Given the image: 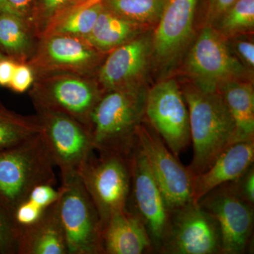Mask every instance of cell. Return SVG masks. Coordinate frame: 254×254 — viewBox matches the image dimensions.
<instances>
[{
  "label": "cell",
  "mask_w": 254,
  "mask_h": 254,
  "mask_svg": "<svg viewBox=\"0 0 254 254\" xmlns=\"http://www.w3.org/2000/svg\"><path fill=\"white\" fill-rule=\"evenodd\" d=\"M55 167L41 133L0 150V203L11 216L37 185H55Z\"/></svg>",
  "instance_id": "cell-3"
},
{
  "label": "cell",
  "mask_w": 254,
  "mask_h": 254,
  "mask_svg": "<svg viewBox=\"0 0 254 254\" xmlns=\"http://www.w3.org/2000/svg\"><path fill=\"white\" fill-rule=\"evenodd\" d=\"M103 55L83 37L49 35L40 38L26 64L35 78L64 73L95 76Z\"/></svg>",
  "instance_id": "cell-8"
},
{
  "label": "cell",
  "mask_w": 254,
  "mask_h": 254,
  "mask_svg": "<svg viewBox=\"0 0 254 254\" xmlns=\"http://www.w3.org/2000/svg\"><path fill=\"white\" fill-rule=\"evenodd\" d=\"M36 112L43 141L62 179L78 175L95 151L89 128L64 114Z\"/></svg>",
  "instance_id": "cell-9"
},
{
  "label": "cell",
  "mask_w": 254,
  "mask_h": 254,
  "mask_svg": "<svg viewBox=\"0 0 254 254\" xmlns=\"http://www.w3.org/2000/svg\"><path fill=\"white\" fill-rule=\"evenodd\" d=\"M35 77L31 67L26 64H16L9 88L16 93H23L31 88Z\"/></svg>",
  "instance_id": "cell-31"
},
{
  "label": "cell",
  "mask_w": 254,
  "mask_h": 254,
  "mask_svg": "<svg viewBox=\"0 0 254 254\" xmlns=\"http://www.w3.org/2000/svg\"><path fill=\"white\" fill-rule=\"evenodd\" d=\"M41 132L37 115H20L0 103V150L19 144Z\"/></svg>",
  "instance_id": "cell-24"
},
{
  "label": "cell",
  "mask_w": 254,
  "mask_h": 254,
  "mask_svg": "<svg viewBox=\"0 0 254 254\" xmlns=\"http://www.w3.org/2000/svg\"><path fill=\"white\" fill-rule=\"evenodd\" d=\"M103 94L95 76L68 73L36 77L29 92L36 110L64 114L88 128Z\"/></svg>",
  "instance_id": "cell-4"
},
{
  "label": "cell",
  "mask_w": 254,
  "mask_h": 254,
  "mask_svg": "<svg viewBox=\"0 0 254 254\" xmlns=\"http://www.w3.org/2000/svg\"><path fill=\"white\" fill-rule=\"evenodd\" d=\"M78 175L98 210L101 227L113 214L126 209L131 190L129 155L93 152Z\"/></svg>",
  "instance_id": "cell-5"
},
{
  "label": "cell",
  "mask_w": 254,
  "mask_h": 254,
  "mask_svg": "<svg viewBox=\"0 0 254 254\" xmlns=\"http://www.w3.org/2000/svg\"><path fill=\"white\" fill-rule=\"evenodd\" d=\"M237 0H209L207 21L213 23L221 18Z\"/></svg>",
  "instance_id": "cell-34"
},
{
  "label": "cell",
  "mask_w": 254,
  "mask_h": 254,
  "mask_svg": "<svg viewBox=\"0 0 254 254\" xmlns=\"http://www.w3.org/2000/svg\"><path fill=\"white\" fill-rule=\"evenodd\" d=\"M151 50L148 38H135L110 51L95 75L104 93L141 86Z\"/></svg>",
  "instance_id": "cell-15"
},
{
  "label": "cell",
  "mask_w": 254,
  "mask_h": 254,
  "mask_svg": "<svg viewBox=\"0 0 254 254\" xmlns=\"http://www.w3.org/2000/svg\"><path fill=\"white\" fill-rule=\"evenodd\" d=\"M103 8V2H99L88 7L76 8L60 13L50 20L40 38L55 34L86 38L94 27L97 18Z\"/></svg>",
  "instance_id": "cell-23"
},
{
  "label": "cell",
  "mask_w": 254,
  "mask_h": 254,
  "mask_svg": "<svg viewBox=\"0 0 254 254\" xmlns=\"http://www.w3.org/2000/svg\"><path fill=\"white\" fill-rule=\"evenodd\" d=\"M18 227L11 214L0 203V254H17Z\"/></svg>",
  "instance_id": "cell-28"
},
{
  "label": "cell",
  "mask_w": 254,
  "mask_h": 254,
  "mask_svg": "<svg viewBox=\"0 0 254 254\" xmlns=\"http://www.w3.org/2000/svg\"><path fill=\"white\" fill-rule=\"evenodd\" d=\"M219 92L235 123V141L254 140V91L252 83L241 80L227 82Z\"/></svg>",
  "instance_id": "cell-20"
},
{
  "label": "cell",
  "mask_w": 254,
  "mask_h": 254,
  "mask_svg": "<svg viewBox=\"0 0 254 254\" xmlns=\"http://www.w3.org/2000/svg\"><path fill=\"white\" fill-rule=\"evenodd\" d=\"M197 203L218 223L222 254L247 253L253 236L254 206L238 194L232 182L215 187Z\"/></svg>",
  "instance_id": "cell-13"
},
{
  "label": "cell",
  "mask_w": 254,
  "mask_h": 254,
  "mask_svg": "<svg viewBox=\"0 0 254 254\" xmlns=\"http://www.w3.org/2000/svg\"><path fill=\"white\" fill-rule=\"evenodd\" d=\"M145 119L177 158L188 148L190 116L183 93L175 80L160 82L147 91Z\"/></svg>",
  "instance_id": "cell-14"
},
{
  "label": "cell",
  "mask_w": 254,
  "mask_h": 254,
  "mask_svg": "<svg viewBox=\"0 0 254 254\" xmlns=\"http://www.w3.org/2000/svg\"><path fill=\"white\" fill-rule=\"evenodd\" d=\"M197 0H164L152 49L161 62L173 60L191 36Z\"/></svg>",
  "instance_id": "cell-16"
},
{
  "label": "cell",
  "mask_w": 254,
  "mask_h": 254,
  "mask_svg": "<svg viewBox=\"0 0 254 254\" xmlns=\"http://www.w3.org/2000/svg\"><path fill=\"white\" fill-rule=\"evenodd\" d=\"M254 139L235 142L223 150L210 168L192 179V197L197 203L210 190L236 180L254 165Z\"/></svg>",
  "instance_id": "cell-17"
},
{
  "label": "cell",
  "mask_w": 254,
  "mask_h": 254,
  "mask_svg": "<svg viewBox=\"0 0 254 254\" xmlns=\"http://www.w3.org/2000/svg\"><path fill=\"white\" fill-rule=\"evenodd\" d=\"M158 254H222L218 222L194 202L172 210Z\"/></svg>",
  "instance_id": "cell-11"
},
{
  "label": "cell",
  "mask_w": 254,
  "mask_h": 254,
  "mask_svg": "<svg viewBox=\"0 0 254 254\" xmlns=\"http://www.w3.org/2000/svg\"><path fill=\"white\" fill-rule=\"evenodd\" d=\"M231 182L238 194L245 201L254 206V165H252L243 175Z\"/></svg>",
  "instance_id": "cell-32"
},
{
  "label": "cell",
  "mask_w": 254,
  "mask_h": 254,
  "mask_svg": "<svg viewBox=\"0 0 254 254\" xmlns=\"http://www.w3.org/2000/svg\"><path fill=\"white\" fill-rule=\"evenodd\" d=\"M164 0H103L107 9L138 23L153 22L160 17Z\"/></svg>",
  "instance_id": "cell-25"
},
{
  "label": "cell",
  "mask_w": 254,
  "mask_h": 254,
  "mask_svg": "<svg viewBox=\"0 0 254 254\" xmlns=\"http://www.w3.org/2000/svg\"><path fill=\"white\" fill-rule=\"evenodd\" d=\"M16 64L7 58L0 60V86H9Z\"/></svg>",
  "instance_id": "cell-35"
},
{
  "label": "cell",
  "mask_w": 254,
  "mask_h": 254,
  "mask_svg": "<svg viewBox=\"0 0 254 254\" xmlns=\"http://www.w3.org/2000/svg\"><path fill=\"white\" fill-rule=\"evenodd\" d=\"M63 192V187L55 189V185L43 184L37 185L30 191L26 200L42 210H46L60 199Z\"/></svg>",
  "instance_id": "cell-29"
},
{
  "label": "cell",
  "mask_w": 254,
  "mask_h": 254,
  "mask_svg": "<svg viewBox=\"0 0 254 254\" xmlns=\"http://www.w3.org/2000/svg\"><path fill=\"white\" fill-rule=\"evenodd\" d=\"M102 254L154 253L143 222L127 209L113 214L101 227Z\"/></svg>",
  "instance_id": "cell-18"
},
{
  "label": "cell",
  "mask_w": 254,
  "mask_h": 254,
  "mask_svg": "<svg viewBox=\"0 0 254 254\" xmlns=\"http://www.w3.org/2000/svg\"><path fill=\"white\" fill-rule=\"evenodd\" d=\"M71 1V0H36L39 38L50 20Z\"/></svg>",
  "instance_id": "cell-30"
},
{
  "label": "cell",
  "mask_w": 254,
  "mask_h": 254,
  "mask_svg": "<svg viewBox=\"0 0 254 254\" xmlns=\"http://www.w3.org/2000/svg\"><path fill=\"white\" fill-rule=\"evenodd\" d=\"M17 254H68L58 200L36 222L18 228Z\"/></svg>",
  "instance_id": "cell-19"
},
{
  "label": "cell",
  "mask_w": 254,
  "mask_h": 254,
  "mask_svg": "<svg viewBox=\"0 0 254 254\" xmlns=\"http://www.w3.org/2000/svg\"><path fill=\"white\" fill-rule=\"evenodd\" d=\"M186 68L194 86L205 92H219L222 85L247 75V68L224 36L210 26L203 28L190 50Z\"/></svg>",
  "instance_id": "cell-7"
},
{
  "label": "cell",
  "mask_w": 254,
  "mask_h": 254,
  "mask_svg": "<svg viewBox=\"0 0 254 254\" xmlns=\"http://www.w3.org/2000/svg\"><path fill=\"white\" fill-rule=\"evenodd\" d=\"M6 58H6V57L5 56V55L4 54H2V53H1V52L0 51V60L6 59ZM7 59H8V58H7Z\"/></svg>",
  "instance_id": "cell-38"
},
{
  "label": "cell",
  "mask_w": 254,
  "mask_h": 254,
  "mask_svg": "<svg viewBox=\"0 0 254 254\" xmlns=\"http://www.w3.org/2000/svg\"><path fill=\"white\" fill-rule=\"evenodd\" d=\"M103 1V0H88V1H86V2L83 3V4H82L81 5H80L79 6H78V7L76 8L88 7V6H92V5L97 4V3L101 2V1ZM76 8H74V9H76Z\"/></svg>",
  "instance_id": "cell-37"
},
{
  "label": "cell",
  "mask_w": 254,
  "mask_h": 254,
  "mask_svg": "<svg viewBox=\"0 0 254 254\" xmlns=\"http://www.w3.org/2000/svg\"><path fill=\"white\" fill-rule=\"evenodd\" d=\"M58 200L68 254H102L101 222L94 203L78 175L62 179Z\"/></svg>",
  "instance_id": "cell-6"
},
{
  "label": "cell",
  "mask_w": 254,
  "mask_h": 254,
  "mask_svg": "<svg viewBox=\"0 0 254 254\" xmlns=\"http://www.w3.org/2000/svg\"><path fill=\"white\" fill-rule=\"evenodd\" d=\"M145 119V118H144ZM143 120L137 130V143L170 211L193 202L190 170L170 151L154 128Z\"/></svg>",
  "instance_id": "cell-10"
},
{
  "label": "cell",
  "mask_w": 254,
  "mask_h": 254,
  "mask_svg": "<svg viewBox=\"0 0 254 254\" xmlns=\"http://www.w3.org/2000/svg\"><path fill=\"white\" fill-rule=\"evenodd\" d=\"M38 39L21 18L0 11V51L17 64H26L34 54Z\"/></svg>",
  "instance_id": "cell-21"
},
{
  "label": "cell",
  "mask_w": 254,
  "mask_h": 254,
  "mask_svg": "<svg viewBox=\"0 0 254 254\" xmlns=\"http://www.w3.org/2000/svg\"><path fill=\"white\" fill-rule=\"evenodd\" d=\"M0 11L21 18L39 39L36 0H0Z\"/></svg>",
  "instance_id": "cell-27"
},
{
  "label": "cell",
  "mask_w": 254,
  "mask_h": 254,
  "mask_svg": "<svg viewBox=\"0 0 254 254\" xmlns=\"http://www.w3.org/2000/svg\"><path fill=\"white\" fill-rule=\"evenodd\" d=\"M88 1V0H71V2L68 4V6L66 7H65L64 9L60 11L59 13H58L57 14H59L60 13L64 12V11H68V10L74 9V8L78 7L80 5L83 4V3L86 2V1ZM56 14V15H57ZM55 15V16H56Z\"/></svg>",
  "instance_id": "cell-36"
},
{
  "label": "cell",
  "mask_w": 254,
  "mask_h": 254,
  "mask_svg": "<svg viewBox=\"0 0 254 254\" xmlns=\"http://www.w3.org/2000/svg\"><path fill=\"white\" fill-rule=\"evenodd\" d=\"M129 159L131 190L126 209L143 222L151 240L154 253L158 254L168 231L170 210L137 141Z\"/></svg>",
  "instance_id": "cell-12"
},
{
  "label": "cell",
  "mask_w": 254,
  "mask_h": 254,
  "mask_svg": "<svg viewBox=\"0 0 254 254\" xmlns=\"http://www.w3.org/2000/svg\"><path fill=\"white\" fill-rule=\"evenodd\" d=\"M188 105L193 158L187 167L192 177L211 166L219 155L235 143V126L220 92H205L196 87L182 91Z\"/></svg>",
  "instance_id": "cell-1"
},
{
  "label": "cell",
  "mask_w": 254,
  "mask_h": 254,
  "mask_svg": "<svg viewBox=\"0 0 254 254\" xmlns=\"http://www.w3.org/2000/svg\"><path fill=\"white\" fill-rule=\"evenodd\" d=\"M235 51L237 58L245 67L253 69L254 67V45L252 41L248 40H237L235 42Z\"/></svg>",
  "instance_id": "cell-33"
},
{
  "label": "cell",
  "mask_w": 254,
  "mask_h": 254,
  "mask_svg": "<svg viewBox=\"0 0 254 254\" xmlns=\"http://www.w3.org/2000/svg\"><path fill=\"white\" fill-rule=\"evenodd\" d=\"M222 36H234L254 27V0H237L219 19Z\"/></svg>",
  "instance_id": "cell-26"
},
{
  "label": "cell",
  "mask_w": 254,
  "mask_h": 254,
  "mask_svg": "<svg viewBox=\"0 0 254 254\" xmlns=\"http://www.w3.org/2000/svg\"><path fill=\"white\" fill-rule=\"evenodd\" d=\"M146 95L142 86L104 93L88 125L95 151L131 154L137 130L145 118Z\"/></svg>",
  "instance_id": "cell-2"
},
{
  "label": "cell",
  "mask_w": 254,
  "mask_h": 254,
  "mask_svg": "<svg viewBox=\"0 0 254 254\" xmlns=\"http://www.w3.org/2000/svg\"><path fill=\"white\" fill-rule=\"evenodd\" d=\"M104 5V4H103ZM139 24L119 16L104 8L97 18L87 41L103 53H110L135 38Z\"/></svg>",
  "instance_id": "cell-22"
}]
</instances>
